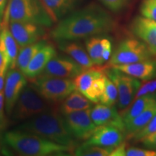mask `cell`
Listing matches in <instances>:
<instances>
[{
    "label": "cell",
    "instance_id": "1",
    "mask_svg": "<svg viewBox=\"0 0 156 156\" xmlns=\"http://www.w3.org/2000/svg\"><path fill=\"white\" fill-rule=\"evenodd\" d=\"M115 21L106 9L96 4L72 12L60 20L51 30L50 36L56 41H79L112 32Z\"/></svg>",
    "mask_w": 156,
    "mask_h": 156
},
{
    "label": "cell",
    "instance_id": "2",
    "mask_svg": "<svg viewBox=\"0 0 156 156\" xmlns=\"http://www.w3.org/2000/svg\"><path fill=\"white\" fill-rule=\"evenodd\" d=\"M46 138L50 141L73 148L77 144L76 139L66 127L62 114L55 109L23 122L16 128Z\"/></svg>",
    "mask_w": 156,
    "mask_h": 156
},
{
    "label": "cell",
    "instance_id": "3",
    "mask_svg": "<svg viewBox=\"0 0 156 156\" xmlns=\"http://www.w3.org/2000/svg\"><path fill=\"white\" fill-rule=\"evenodd\" d=\"M7 145L21 155H64L71 153L73 148L50 141L46 138L23 130L15 129L4 136Z\"/></svg>",
    "mask_w": 156,
    "mask_h": 156
},
{
    "label": "cell",
    "instance_id": "4",
    "mask_svg": "<svg viewBox=\"0 0 156 156\" xmlns=\"http://www.w3.org/2000/svg\"><path fill=\"white\" fill-rule=\"evenodd\" d=\"M3 17L9 21L34 23L46 28L54 24L42 0H9Z\"/></svg>",
    "mask_w": 156,
    "mask_h": 156
},
{
    "label": "cell",
    "instance_id": "5",
    "mask_svg": "<svg viewBox=\"0 0 156 156\" xmlns=\"http://www.w3.org/2000/svg\"><path fill=\"white\" fill-rule=\"evenodd\" d=\"M52 109L51 103L45 100L30 84L24 87L20 95L12 113V119L23 122Z\"/></svg>",
    "mask_w": 156,
    "mask_h": 156
},
{
    "label": "cell",
    "instance_id": "6",
    "mask_svg": "<svg viewBox=\"0 0 156 156\" xmlns=\"http://www.w3.org/2000/svg\"><path fill=\"white\" fill-rule=\"evenodd\" d=\"M30 85L44 98L53 104L61 103L76 90L73 79L41 76L31 80Z\"/></svg>",
    "mask_w": 156,
    "mask_h": 156
},
{
    "label": "cell",
    "instance_id": "7",
    "mask_svg": "<svg viewBox=\"0 0 156 156\" xmlns=\"http://www.w3.org/2000/svg\"><path fill=\"white\" fill-rule=\"evenodd\" d=\"M153 54L143 42L136 38H126L116 46L109 59L111 66L132 64L151 58Z\"/></svg>",
    "mask_w": 156,
    "mask_h": 156
},
{
    "label": "cell",
    "instance_id": "8",
    "mask_svg": "<svg viewBox=\"0 0 156 156\" xmlns=\"http://www.w3.org/2000/svg\"><path fill=\"white\" fill-rule=\"evenodd\" d=\"M105 73L115 84L118 90V108L122 111L124 110L134 101L141 87V82L139 79L112 67L106 71Z\"/></svg>",
    "mask_w": 156,
    "mask_h": 156
},
{
    "label": "cell",
    "instance_id": "9",
    "mask_svg": "<svg viewBox=\"0 0 156 156\" xmlns=\"http://www.w3.org/2000/svg\"><path fill=\"white\" fill-rule=\"evenodd\" d=\"M90 109L62 115L66 127L75 139L87 140L96 128L91 118Z\"/></svg>",
    "mask_w": 156,
    "mask_h": 156
},
{
    "label": "cell",
    "instance_id": "10",
    "mask_svg": "<svg viewBox=\"0 0 156 156\" xmlns=\"http://www.w3.org/2000/svg\"><path fill=\"white\" fill-rule=\"evenodd\" d=\"M85 69L68 55H56L48 62L40 75L74 79Z\"/></svg>",
    "mask_w": 156,
    "mask_h": 156
},
{
    "label": "cell",
    "instance_id": "11",
    "mask_svg": "<svg viewBox=\"0 0 156 156\" xmlns=\"http://www.w3.org/2000/svg\"><path fill=\"white\" fill-rule=\"evenodd\" d=\"M9 27L20 48L44 40L46 34V27L34 23L9 21Z\"/></svg>",
    "mask_w": 156,
    "mask_h": 156
},
{
    "label": "cell",
    "instance_id": "12",
    "mask_svg": "<svg viewBox=\"0 0 156 156\" xmlns=\"http://www.w3.org/2000/svg\"><path fill=\"white\" fill-rule=\"evenodd\" d=\"M26 77L18 69H9L6 75L4 88L6 114L11 116L20 95L24 87L28 85Z\"/></svg>",
    "mask_w": 156,
    "mask_h": 156
},
{
    "label": "cell",
    "instance_id": "13",
    "mask_svg": "<svg viewBox=\"0 0 156 156\" xmlns=\"http://www.w3.org/2000/svg\"><path fill=\"white\" fill-rule=\"evenodd\" d=\"M125 132L114 126H97L84 145H98L101 147L115 148L122 142L125 137Z\"/></svg>",
    "mask_w": 156,
    "mask_h": 156
},
{
    "label": "cell",
    "instance_id": "14",
    "mask_svg": "<svg viewBox=\"0 0 156 156\" xmlns=\"http://www.w3.org/2000/svg\"><path fill=\"white\" fill-rule=\"evenodd\" d=\"M130 29L134 36L147 46L153 56H156V21L140 15L132 20Z\"/></svg>",
    "mask_w": 156,
    "mask_h": 156
},
{
    "label": "cell",
    "instance_id": "15",
    "mask_svg": "<svg viewBox=\"0 0 156 156\" xmlns=\"http://www.w3.org/2000/svg\"><path fill=\"white\" fill-rule=\"evenodd\" d=\"M90 116L96 126H114L125 132V124L122 115L114 106L103 103L95 105L90 109Z\"/></svg>",
    "mask_w": 156,
    "mask_h": 156
},
{
    "label": "cell",
    "instance_id": "16",
    "mask_svg": "<svg viewBox=\"0 0 156 156\" xmlns=\"http://www.w3.org/2000/svg\"><path fill=\"white\" fill-rule=\"evenodd\" d=\"M111 67L142 81L156 79V60L151 58L132 64L113 65Z\"/></svg>",
    "mask_w": 156,
    "mask_h": 156
},
{
    "label": "cell",
    "instance_id": "17",
    "mask_svg": "<svg viewBox=\"0 0 156 156\" xmlns=\"http://www.w3.org/2000/svg\"><path fill=\"white\" fill-rule=\"evenodd\" d=\"M56 50L52 44L45 45L34 56L25 69L24 75L30 80H33L43 73L48 62L56 56Z\"/></svg>",
    "mask_w": 156,
    "mask_h": 156
},
{
    "label": "cell",
    "instance_id": "18",
    "mask_svg": "<svg viewBox=\"0 0 156 156\" xmlns=\"http://www.w3.org/2000/svg\"><path fill=\"white\" fill-rule=\"evenodd\" d=\"M9 20L7 17H2L0 34V46L5 51L7 56L9 69H15L16 68L17 58L20 48L9 30Z\"/></svg>",
    "mask_w": 156,
    "mask_h": 156
},
{
    "label": "cell",
    "instance_id": "19",
    "mask_svg": "<svg viewBox=\"0 0 156 156\" xmlns=\"http://www.w3.org/2000/svg\"><path fill=\"white\" fill-rule=\"evenodd\" d=\"M57 43L58 49L73 58L85 69H90L95 65L86 48L77 41H58Z\"/></svg>",
    "mask_w": 156,
    "mask_h": 156
},
{
    "label": "cell",
    "instance_id": "20",
    "mask_svg": "<svg viewBox=\"0 0 156 156\" xmlns=\"http://www.w3.org/2000/svg\"><path fill=\"white\" fill-rule=\"evenodd\" d=\"M82 0H42L54 23H57L75 11Z\"/></svg>",
    "mask_w": 156,
    "mask_h": 156
},
{
    "label": "cell",
    "instance_id": "21",
    "mask_svg": "<svg viewBox=\"0 0 156 156\" xmlns=\"http://www.w3.org/2000/svg\"><path fill=\"white\" fill-rule=\"evenodd\" d=\"M93 106V102L89 100L79 90H75L63 101H62L58 108V112L62 115H66L70 113L91 108Z\"/></svg>",
    "mask_w": 156,
    "mask_h": 156
},
{
    "label": "cell",
    "instance_id": "22",
    "mask_svg": "<svg viewBox=\"0 0 156 156\" xmlns=\"http://www.w3.org/2000/svg\"><path fill=\"white\" fill-rule=\"evenodd\" d=\"M156 102V94L145 95L135 98L127 108L123 110L121 115L124 124L129 122L134 117L145 111L146 108Z\"/></svg>",
    "mask_w": 156,
    "mask_h": 156
},
{
    "label": "cell",
    "instance_id": "23",
    "mask_svg": "<svg viewBox=\"0 0 156 156\" xmlns=\"http://www.w3.org/2000/svg\"><path fill=\"white\" fill-rule=\"evenodd\" d=\"M156 114V102L125 124L126 135L131 138L147 125Z\"/></svg>",
    "mask_w": 156,
    "mask_h": 156
},
{
    "label": "cell",
    "instance_id": "24",
    "mask_svg": "<svg viewBox=\"0 0 156 156\" xmlns=\"http://www.w3.org/2000/svg\"><path fill=\"white\" fill-rule=\"evenodd\" d=\"M47 44L48 42L44 39V40H41L38 42L27 45L24 47L20 48L17 58V69H18L21 73L24 74L25 69L34 56L38 53L41 48Z\"/></svg>",
    "mask_w": 156,
    "mask_h": 156
},
{
    "label": "cell",
    "instance_id": "25",
    "mask_svg": "<svg viewBox=\"0 0 156 156\" xmlns=\"http://www.w3.org/2000/svg\"><path fill=\"white\" fill-rule=\"evenodd\" d=\"M104 74V72L100 69H95V68L91 67L90 69H85L81 74L74 78L76 90H79L85 95L92 85L93 81L96 78L101 77Z\"/></svg>",
    "mask_w": 156,
    "mask_h": 156
},
{
    "label": "cell",
    "instance_id": "26",
    "mask_svg": "<svg viewBox=\"0 0 156 156\" xmlns=\"http://www.w3.org/2000/svg\"><path fill=\"white\" fill-rule=\"evenodd\" d=\"M103 38V35H101L90 37L85 40V48L95 65L101 66L104 64L102 58Z\"/></svg>",
    "mask_w": 156,
    "mask_h": 156
},
{
    "label": "cell",
    "instance_id": "27",
    "mask_svg": "<svg viewBox=\"0 0 156 156\" xmlns=\"http://www.w3.org/2000/svg\"><path fill=\"white\" fill-rule=\"evenodd\" d=\"M114 148L101 147L98 145H83L79 146L74 151L77 156H110Z\"/></svg>",
    "mask_w": 156,
    "mask_h": 156
},
{
    "label": "cell",
    "instance_id": "28",
    "mask_svg": "<svg viewBox=\"0 0 156 156\" xmlns=\"http://www.w3.org/2000/svg\"><path fill=\"white\" fill-rule=\"evenodd\" d=\"M106 73L101 77L96 78L90 87L85 96L93 103H98L100 101L101 97L104 91L106 86Z\"/></svg>",
    "mask_w": 156,
    "mask_h": 156
},
{
    "label": "cell",
    "instance_id": "29",
    "mask_svg": "<svg viewBox=\"0 0 156 156\" xmlns=\"http://www.w3.org/2000/svg\"><path fill=\"white\" fill-rule=\"evenodd\" d=\"M118 90L116 85L106 75V86L101 97L100 102L108 106H114L115 103L118 101Z\"/></svg>",
    "mask_w": 156,
    "mask_h": 156
},
{
    "label": "cell",
    "instance_id": "30",
    "mask_svg": "<svg viewBox=\"0 0 156 156\" xmlns=\"http://www.w3.org/2000/svg\"><path fill=\"white\" fill-rule=\"evenodd\" d=\"M140 12L142 16L156 21V0H142Z\"/></svg>",
    "mask_w": 156,
    "mask_h": 156
},
{
    "label": "cell",
    "instance_id": "31",
    "mask_svg": "<svg viewBox=\"0 0 156 156\" xmlns=\"http://www.w3.org/2000/svg\"><path fill=\"white\" fill-rule=\"evenodd\" d=\"M101 4L108 10L113 12H119L127 7L130 0H99Z\"/></svg>",
    "mask_w": 156,
    "mask_h": 156
},
{
    "label": "cell",
    "instance_id": "32",
    "mask_svg": "<svg viewBox=\"0 0 156 156\" xmlns=\"http://www.w3.org/2000/svg\"><path fill=\"white\" fill-rule=\"evenodd\" d=\"M155 132H156V114L154 116L153 118L152 119L151 122L148 123L147 125L145 127H144L142 129L138 132L137 133L134 134L131 138H132L134 141L140 142V140L143 139V138H145V136L151 135V134H152Z\"/></svg>",
    "mask_w": 156,
    "mask_h": 156
},
{
    "label": "cell",
    "instance_id": "33",
    "mask_svg": "<svg viewBox=\"0 0 156 156\" xmlns=\"http://www.w3.org/2000/svg\"><path fill=\"white\" fill-rule=\"evenodd\" d=\"M126 156H156V151L148 148L126 147Z\"/></svg>",
    "mask_w": 156,
    "mask_h": 156
},
{
    "label": "cell",
    "instance_id": "34",
    "mask_svg": "<svg viewBox=\"0 0 156 156\" xmlns=\"http://www.w3.org/2000/svg\"><path fill=\"white\" fill-rule=\"evenodd\" d=\"M151 94H156V79L151 80L144 84L143 85H141L134 99L141 97L142 95Z\"/></svg>",
    "mask_w": 156,
    "mask_h": 156
},
{
    "label": "cell",
    "instance_id": "35",
    "mask_svg": "<svg viewBox=\"0 0 156 156\" xmlns=\"http://www.w3.org/2000/svg\"><path fill=\"white\" fill-rule=\"evenodd\" d=\"M5 99L4 90L0 92V129L2 131L7 125V119L5 115Z\"/></svg>",
    "mask_w": 156,
    "mask_h": 156
},
{
    "label": "cell",
    "instance_id": "36",
    "mask_svg": "<svg viewBox=\"0 0 156 156\" xmlns=\"http://www.w3.org/2000/svg\"><path fill=\"white\" fill-rule=\"evenodd\" d=\"M103 50L102 54V58L103 62H108L112 55V41L107 37L103 36Z\"/></svg>",
    "mask_w": 156,
    "mask_h": 156
},
{
    "label": "cell",
    "instance_id": "37",
    "mask_svg": "<svg viewBox=\"0 0 156 156\" xmlns=\"http://www.w3.org/2000/svg\"><path fill=\"white\" fill-rule=\"evenodd\" d=\"M140 142L146 148L156 151V132L151 134V135L145 136V138L142 139Z\"/></svg>",
    "mask_w": 156,
    "mask_h": 156
},
{
    "label": "cell",
    "instance_id": "38",
    "mask_svg": "<svg viewBox=\"0 0 156 156\" xmlns=\"http://www.w3.org/2000/svg\"><path fill=\"white\" fill-rule=\"evenodd\" d=\"M9 69L8 61L5 51L0 46V73H7Z\"/></svg>",
    "mask_w": 156,
    "mask_h": 156
},
{
    "label": "cell",
    "instance_id": "39",
    "mask_svg": "<svg viewBox=\"0 0 156 156\" xmlns=\"http://www.w3.org/2000/svg\"><path fill=\"white\" fill-rule=\"evenodd\" d=\"M126 144L122 142L121 145L114 148L110 156H126Z\"/></svg>",
    "mask_w": 156,
    "mask_h": 156
},
{
    "label": "cell",
    "instance_id": "40",
    "mask_svg": "<svg viewBox=\"0 0 156 156\" xmlns=\"http://www.w3.org/2000/svg\"><path fill=\"white\" fill-rule=\"evenodd\" d=\"M8 0H0V18L2 20Z\"/></svg>",
    "mask_w": 156,
    "mask_h": 156
},
{
    "label": "cell",
    "instance_id": "41",
    "mask_svg": "<svg viewBox=\"0 0 156 156\" xmlns=\"http://www.w3.org/2000/svg\"><path fill=\"white\" fill-rule=\"evenodd\" d=\"M6 75H7V73H0V92L3 91L4 88H5Z\"/></svg>",
    "mask_w": 156,
    "mask_h": 156
},
{
    "label": "cell",
    "instance_id": "42",
    "mask_svg": "<svg viewBox=\"0 0 156 156\" xmlns=\"http://www.w3.org/2000/svg\"><path fill=\"white\" fill-rule=\"evenodd\" d=\"M1 29H2V19L0 18V34H1Z\"/></svg>",
    "mask_w": 156,
    "mask_h": 156
},
{
    "label": "cell",
    "instance_id": "43",
    "mask_svg": "<svg viewBox=\"0 0 156 156\" xmlns=\"http://www.w3.org/2000/svg\"><path fill=\"white\" fill-rule=\"evenodd\" d=\"M0 132H2V131H1V129H0Z\"/></svg>",
    "mask_w": 156,
    "mask_h": 156
}]
</instances>
